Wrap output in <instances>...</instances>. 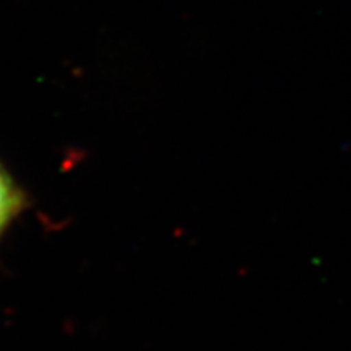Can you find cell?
I'll return each mask as SVG.
<instances>
[{"label": "cell", "instance_id": "6da1fadb", "mask_svg": "<svg viewBox=\"0 0 351 351\" xmlns=\"http://www.w3.org/2000/svg\"><path fill=\"white\" fill-rule=\"evenodd\" d=\"M20 207V197L8 174L0 168V232L5 230Z\"/></svg>", "mask_w": 351, "mask_h": 351}]
</instances>
